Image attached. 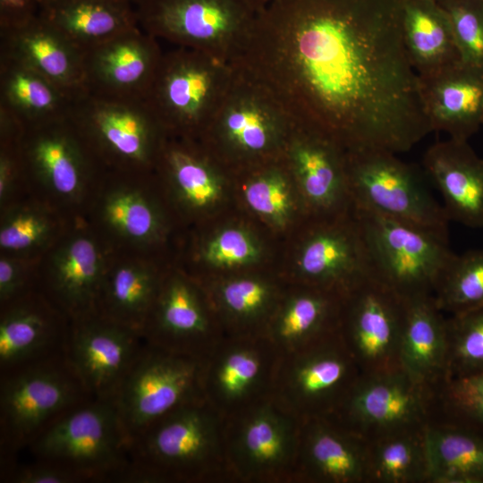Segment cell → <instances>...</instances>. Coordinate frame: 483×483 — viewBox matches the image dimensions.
<instances>
[{"instance_id": "cell-25", "label": "cell", "mask_w": 483, "mask_h": 483, "mask_svg": "<svg viewBox=\"0 0 483 483\" xmlns=\"http://www.w3.org/2000/svg\"><path fill=\"white\" fill-rule=\"evenodd\" d=\"M68 327L38 288L0 307V373L64 353Z\"/></svg>"}, {"instance_id": "cell-33", "label": "cell", "mask_w": 483, "mask_h": 483, "mask_svg": "<svg viewBox=\"0 0 483 483\" xmlns=\"http://www.w3.org/2000/svg\"><path fill=\"white\" fill-rule=\"evenodd\" d=\"M226 337L267 336L271 319L285 291L259 275H233L201 283Z\"/></svg>"}, {"instance_id": "cell-39", "label": "cell", "mask_w": 483, "mask_h": 483, "mask_svg": "<svg viewBox=\"0 0 483 483\" xmlns=\"http://www.w3.org/2000/svg\"><path fill=\"white\" fill-rule=\"evenodd\" d=\"M402 37L410 62L427 76L460 60L449 17L436 0H403Z\"/></svg>"}, {"instance_id": "cell-30", "label": "cell", "mask_w": 483, "mask_h": 483, "mask_svg": "<svg viewBox=\"0 0 483 483\" xmlns=\"http://www.w3.org/2000/svg\"><path fill=\"white\" fill-rule=\"evenodd\" d=\"M165 273L156 258L114 252L100 287L96 313L141 334Z\"/></svg>"}, {"instance_id": "cell-19", "label": "cell", "mask_w": 483, "mask_h": 483, "mask_svg": "<svg viewBox=\"0 0 483 483\" xmlns=\"http://www.w3.org/2000/svg\"><path fill=\"white\" fill-rule=\"evenodd\" d=\"M141 335L165 351L206 360L225 337L204 285L181 272H166Z\"/></svg>"}, {"instance_id": "cell-34", "label": "cell", "mask_w": 483, "mask_h": 483, "mask_svg": "<svg viewBox=\"0 0 483 483\" xmlns=\"http://www.w3.org/2000/svg\"><path fill=\"white\" fill-rule=\"evenodd\" d=\"M433 296L406 300L400 347L401 368L436 391L447 376L446 318Z\"/></svg>"}, {"instance_id": "cell-10", "label": "cell", "mask_w": 483, "mask_h": 483, "mask_svg": "<svg viewBox=\"0 0 483 483\" xmlns=\"http://www.w3.org/2000/svg\"><path fill=\"white\" fill-rule=\"evenodd\" d=\"M374 275L404 300L433 296L454 255L448 234L353 207Z\"/></svg>"}, {"instance_id": "cell-22", "label": "cell", "mask_w": 483, "mask_h": 483, "mask_svg": "<svg viewBox=\"0 0 483 483\" xmlns=\"http://www.w3.org/2000/svg\"><path fill=\"white\" fill-rule=\"evenodd\" d=\"M318 224L296 259L297 283L345 295L374 275L364 236L352 210Z\"/></svg>"}, {"instance_id": "cell-17", "label": "cell", "mask_w": 483, "mask_h": 483, "mask_svg": "<svg viewBox=\"0 0 483 483\" xmlns=\"http://www.w3.org/2000/svg\"><path fill=\"white\" fill-rule=\"evenodd\" d=\"M114 253L82 217H77L40 259L37 287L69 320L95 313Z\"/></svg>"}, {"instance_id": "cell-28", "label": "cell", "mask_w": 483, "mask_h": 483, "mask_svg": "<svg viewBox=\"0 0 483 483\" xmlns=\"http://www.w3.org/2000/svg\"><path fill=\"white\" fill-rule=\"evenodd\" d=\"M425 114L432 131L461 140L478 131L483 121V65L457 61L419 76Z\"/></svg>"}, {"instance_id": "cell-24", "label": "cell", "mask_w": 483, "mask_h": 483, "mask_svg": "<svg viewBox=\"0 0 483 483\" xmlns=\"http://www.w3.org/2000/svg\"><path fill=\"white\" fill-rule=\"evenodd\" d=\"M158 39L140 26L84 52V88L92 94L145 99L163 57Z\"/></svg>"}, {"instance_id": "cell-38", "label": "cell", "mask_w": 483, "mask_h": 483, "mask_svg": "<svg viewBox=\"0 0 483 483\" xmlns=\"http://www.w3.org/2000/svg\"><path fill=\"white\" fill-rule=\"evenodd\" d=\"M74 219L27 192L0 209V254L40 260Z\"/></svg>"}, {"instance_id": "cell-50", "label": "cell", "mask_w": 483, "mask_h": 483, "mask_svg": "<svg viewBox=\"0 0 483 483\" xmlns=\"http://www.w3.org/2000/svg\"><path fill=\"white\" fill-rule=\"evenodd\" d=\"M42 0H0V31L23 28L40 18Z\"/></svg>"}, {"instance_id": "cell-41", "label": "cell", "mask_w": 483, "mask_h": 483, "mask_svg": "<svg viewBox=\"0 0 483 483\" xmlns=\"http://www.w3.org/2000/svg\"><path fill=\"white\" fill-rule=\"evenodd\" d=\"M243 198L248 207L275 226H284L293 215L295 200L292 193V175L284 157L249 169Z\"/></svg>"}, {"instance_id": "cell-20", "label": "cell", "mask_w": 483, "mask_h": 483, "mask_svg": "<svg viewBox=\"0 0 483 483\" xmlns=\"http://www.w3.org/2000/svg\"><path fill=\"white\" fill-rule=\"evenodd\" d=\"M280 357L267 336H225L204 361V398L226 418L271 396Z\"/></svg>"}, {"instance_id": "cell-53", "label": "cell", "mask_w": 483, "mask_h": 483, "mask_svg": "<svg viewBox=\"0 0 483 483\" xmlns=\"http://www.w3.org/2000/svg\"><path fill=\"white\" fill-rule=\"evenodd\" d=\"M436 1H442V0H436Z\"/></svg>"}, {"instance_id": "cell-44", "label": "cell", "mask_w": 483, "mask_h": 483, "mask_svg": "<svg viewBox=\"0 0 483 483\" xmlns=\"http://www.w3.org/2000/svg\"><path fill=\"white\" fill-rule=\"evenodd\" d=\"M436 418L473 424L483 428V371L447 379L436 391Z\"/></svg>"}, {"instance_id": "cell-56", "label": "cell", "mask_w": 483, "mask_h": 483, "mask_svg": "<svg viewBox=\"0 0 483 483\" xmlns=\"http://www.w3.org/2000/svg\"><path fill=\"white\" fill-rule=\"evenodd\" d=\"M130 1V0H129Z\"/></svg>"}, {"instance_id": "cell-36", "label": "cell", "mask_w": 483, "mask_h": 483, "mask_svg": "<svg viewBox=\"0 0 483 483\" xmlns=\"http://www.w3.org/2000/svg\"><path fill=\"white\" fill-rule=\"evenodd\" d=\"M84 90L63 88L19 62L0 57V109L24 128L68 117Z\"/></svg>"}, {"instance_id": "cell-37", "label": "cell", "mask_w": 483, "mask_h": 483, "mask_svg": "<svg viewBox=\"0 0 483 483\" xmlns=\"http://www.w3.org/2000/svg\"><path fill=\"white\" fill-rule=\"evenodd\" d=\"M428 483H483V428L437 418L425 428Z\"/></svg>"}, {"instance_id": "cell-27", "label": "cell", "mask_w": 483, "mask_h": 483, "mask_svg": "<svg viewBox=\"0 0 483 483\" xmlns=\"http://www.w3.org/2000/svg\"><path fill=\"white\" fill-rule=\"evenodd\" d=\"M155 173L178 208L199 216L223 196V165L198 139L167 136Z\"/></svg>"}, {"instance_id": "cell-40", "label": "cell", "mask_w": 483, "mask_h": 483, "mask_svg": "<svg viewBox=\"0 0 483 483\" xmlns=\"http://www.w3.org/2000/svg\"><path fill=\"white\" fill-rule=\"evenodd\" d=\"M425 428L367 441L368 483H428Z\"/></svg>"}, {"instance_id": "cell-54", "label": "cell", "mask_w": 483, "mask_h": 483, "mask_svg": "<svg viewBox=\"0 0 483 483\" xmlns=\"http://www.w3.org/2000/svg\"><path fill=\"white\" fill-rule=\"evenodd\" d=\"M483 3V0H480Z\"/></svg>"}, {"instance_id": "cell-48", "label": "cell", "mask_w": 483, "mask_h": 483, "mask_svg": "<svg viewBox=\"0 0 483 483\" xmlns=\"http://www.w3.org/2000/svg\"><path fill=\"white\" fill-rule=\"evenodd\" d=\"M39 261L0 254V307L38 288Z\"/></svg>"}, {"instance_id": "cell-31", "label": "cell", "mask_w": 483, "mask_h": 483, "mask_svg": "<svg viewBox=\"0 0 483 483\" xmlns=\"http://www.w3.org/2000/svg\"><path fill=\"white\" fill-rule=\"evenodd\" d=\"M0 57L21 63L55 84L84 88V53L43 18L13 30L0 31Z\"/></svg>"}, {"instance_id": "cell-46", "label": "cell", "mask_w": 483, "mask_h": 483, "mask_svg": "<svg viewBox=\"0 0 483 483\" xmlns=\"http://www.w3.org/2000/svg\"><path fill=\"white\" fill-rule=\"evenodd\" d=\"M438 2L449 17L460 61L483 65V3L480 0Z\"/></svg>"}, {"instance_id": "cell-51", "label": "cell", "mask_w": 483, "mask_h": 483, "mask_svg": "<svg viewBox=\"0 0 483 483\" xmlns=\"http://www.w3.org/2000/svg\"><path fill=\"white\" fill-rule=\"evenodd\" d=\"M275 0H246V2L256 11L258 12L263 7Z\"/></svg>"}, {"instance_id": "cell-52", "label": "cell", "mask_w": 483, "mask_h": 483, "mask_svg": "<svg viewBox=\"0 0 483 483\" xmlns=\"http://www.w3.org/2000/svg\"><path fill=\"white\" fill-rule=\"evenodd\" d=\"M131 4L137 8L138 6L143 4L148 0H130Z\"/></svg>"}, {"instance_id": "cell-3", "label": "cell", "mask_w": 483, "mask_h": 483, "mask_svg": "<svg viewBox=\"0 0 483 483\" xmlns=\"http://www.w3.org/2000/svg\"><path fill=\"white\" fill-rule=\"evenodd\" d=\"M90 399L64 353L0 373L2 470L59 418Z\"/></svg>"}, {"instance_id": "cell-29", "label": "cell", "mask_w": 483, "mask_h": 483, "mask_svg": "<svg viewBox=\"0 0 483 483\" xmlns=\"http://www.w3.org/2000/svg\"><path fill=\"white\" fill-rule=\"evenodd\" d=\"M423 165L443 197L449 221L483 227V159L467 140L450 138L433 144Z\"/></svg>"}, {"instance_id": "cell-1", "label": "cell", "mask_w": 483, "mask_h": 483, "mask_svg": "<svg viewBox=\"0 0 483 483\" xmlns=\"http://www.w3.org/2000/svg\"><path fill=\"white\" fill-rule=\"evenodd\" d=\"M403 0H280L253 50L294 123L347 151L410 150L432 131L403 42Z\"/></svg>"}, {"instance_id": "cell-45", "label": "cell", "mask_w": 483, "mask_h": 483, "mask_svg": "<svg viewBox=\"0 0 483 483\" xmlns=\"http://www.w3.org/2000/svg\"><path fill=\"white\" fill-rule=\"evenodd\" d=\"M260 257V247L246 230L229 227L216 233L201 243L199 259L214 269H232L250 266Z\"/></svg>"}, {"instance_id": "cell-4", "label": "cell", "mask_w": 483, "mask_h": 483, "mask_svg": "<svg viewBox=\"0 0 483 483\" xmlns=\"http://www.w3.org/2000/svg\"><path fill=\"white\" fill-rule=\"evenodd\" d=\"M18 147L27 192L81 217L105 168L69 116L24 128Z\"/></svg>"}, {"instance_id": "cell-21", "label": "cell", "mask_w": 483, "mask_h": 483, "mask_svg": "<svg viewBox=\"0 0 483 483\" xmlns=\"http://www.w3.org/2000/svg\"><path fill=\"white\" fill-rule=\"evenodd\" d=\"M145 341L97 313L69 320L64 356L92 399L114 400Z\"/></svg>"}, {"instance_id": "cell-26", "label": "cell", "mask_w": 483, "mask_h": 483, "mask_svg": "<svg viewBox=\"0 0 483 483\" xmlns=\"http://www.w3.org/2000/svg\"><path fill=\"white\" fill-rule=\"evenodd\" d=\"M368 442L330 417L302 421L294 483H368Z\"/></svg>"}, {"instance_id": "cell-47", "label": "cell", "mask_w": 483, "mask_h": 483, "mask_svg": "<svg viewBox=\"0 0 483 483\" xmlns=\"http://www.w3.org/2000/svg\"><path fill=\"white\" fill-rule=\"evenodd\" d=\"M1 481L12 483H85L89 479L62 462L35 459L29 463L14 462L1 471Z\"/></svg>"}, {"instance_id": "cell-15", "label": "cell", "mask_w": 483, "mask_h": 483, "mask_svg": "<svg viewBox=\"0 0 483 483\" xmlns=\"http://www.w3.org/2000/svg\"><path fill=\"white\" fill-rule=\"evenodd\" d=\"M382 149L347 151L352 205L448 234L449 219L416 170Z\"/></svg>"}, {"instance_id": "cell-12", "label": "cell", "mask_w": 483, "mask_h": 483, "mask_svg": "<svg viewBox=\"0 0 483 483\" xmlns=\"http://www.w3.org/2000/svg\"><path fill=\"white\" fill-rule=\"evenodd\" d=\"M361 375L338 331L297 351L281 353L272 396L301 421L331 417Z\"/></svg>"}, {"instance_id": "cell-35", "label": "cell", "mask_w": 483, "mask_h": 483, "mask_svg": "<svg viewBox=\"0 0 483 483\" xmlns=\"http://www.w3.org/2000/svg\"><path fill=\"white\" fill-rule=\"evenodd\" d=\"M40 17L83 53L140 27L129 0H42Z\"/></svg>"}, {"instance_id": "cell-43", "label": "cell", "mask_w": 483, "mask_h": 483, "mask_svg": "<svg viewBox=\"0 0 483 483\" xmlns=\"http://www.w3.org/2000/svg\"><path fill=\"white\" fill-rule=\"evenodd\" d=\"M446 380L482 372L483 307L446 318Z\"/></svg>"}, {"instance_id": "cell-49", "label": "cell", "mask_w": 483, "mask_h": 483, "mask_svg": "<svg viewBox=\"0 0 483 483\" xmlns=\"http://www.w3.org/2000/svg\"><path fill=\"white\" fill-rule=\"evenodd\" d=\"M19 139L0 140V209L27 193Z\"/></svg>"}, {"instance_id": "cell-55", "label": "cell", "mask_w": 483, "mask_h": 483, "mask_svg": "<svg viewBox=\"0 0 483 483\" xmlns=\"http://www.w3.org/2000/svg\"><path fill=\"white\" fill-rule=\"evenodd\" d=\"M482 125H483V121H482Z\"/></svg>"}, {"instance_id": "cell-13", "label": "cell", "mask_w": 483, "mask_h": 483, "mask_svg": "<svg viewBox=\"0 0 483 483\" xmlns=\"http://www.w3.org/2000/svg\"><path fill=\"white\" fill-rule=\"evenodd\" d=\"M136 10L140 26L158 40L229 64L243 46L257 14L246 0H148Z\"/></svg>"}, {"instance_id": "cell-23", "label": "cell", "mask_w": 483, "mask_h": 483, "mask_svg": "<svg viewBox=\"0 0 483 483\" xmlns=\"http://www.w3.org/2000/svg\"><path fill=\"white\" fill-rule=\"evenodd\" d=\"M283 157L294 184L316 215L333 217L353 208L347 150L337 141L296 126Z\"/></svg>"}, {"instance_id": "cell-16", "label": "cell", "mask_w": 483, "mask_h": 483, "mask_svg": "<svg viewBox=\"0 0 483 483\" xmlns=\"http://www.w3.org/2000/svg\"><path fill=\"white\" fill-rule=\"evenodd\" d=\"M436 415V391L400 369L361 375L330 418L371 441L390 433L425 428Z\"/></svg>"}, {"instance_id": "cell-42", "label": "cell", "mask_w": 483, "mask_h": 483, "mask_svg": "<svg viewBox=\"0 0 483 483\" xmlns=\"http://www.w3.org/2000/svg\"><path fill=\"white\" fill-rule=\"evenodd\" d=\"M433 297L438 309L450 315L483 307V249L454 253Z\"/></svg>"}, {"instance_id": "cell-5", "label": "cell", "mask_w": 483, "mask_h": 483, "mask_svg": "<svg viewBox=\"0 0 483 483\" xmlns=\"http://www.w3.org/2000/svg\"><path fill=\"white\" fill-rule=\"evenodd\" d=\"M233 69L230 86L198 140L223 165L246 170L282 157L296 126L262 86Z\"/></svg>"}, {"instance_id": "cell-6", "label": "cell", "mask_w": 483, "mask_h": 483, "mask_svg": "<svg viewBox=\"0 0 483 483\" xmlns=\"http://www.w3.org/2000/svg\"><path fill=\"white\" fill-rule=\"evenodd\" d=\"M231 64L193 48L164 53L144 99L169 136L199 139L227 91Z\"/></svg>"}, {"instance_id": "cell-32", "label": "cell", "mask_w": 483, "mask_h": 483, "mask_svg": "<svg viewBox=\"0 0 483 483\" xmlns=\"http://www.w3.org/2000/svg\"><path fill=\"white\" fill-rule=\"evenodd\" d=\"M284 292L267 331L281 353L306 347L339 331L343 296L297 283Z\"/></svg>"}, {"instance_id": "cell-11", "label": "cell", "mask_w": 483, "mask_h": 483, "mask_svg": "<svg viewBox=\"0 0 483 483\" xmlns=\"http://www.w3.org/2000/svg\"><path fill=\"white\" fill-rule=\"evenodd\" d=\"M302 421L272 395L225 418L234 483H294Z\"/></svg>"}, {"instance_id": "cell-2", "label": "cell", "mask_w": 483, "mask_h": 483, "mask_svg": "<svg viewBox=\"0 0 483 483\" xmlns=\"http://www.w3.org/2000/svg\"><path fill=\"white\" fill-rule=\"evenodd\" d=\"M225 418L205 398L157 419L131 444L122 483H234L225 442Z\"/></svg>"}, {"instance_id": "cell-8", "label": "cell", "mask_w": 483, "mask_h": 483, "mask_svg": "<svg viewBox=\"0 0 483 483\" xmlns=\"http://www.w3.org/2000/svg\"><path fill=\"white\" fill-rule=\"evenodd\" d=\"M157 184L155 171L105 170L81 217L114 252L156 258L168 233Z\"/></svg>"}, {"instance_id": "cell-9", "label": "cell", "mask_w": 483, "mask_h": 483, "mask_svg": "<svg viewBox=\"0 0 483 483\" xmlns=\"http://www.w3.org/2000/svg\"><path fill=\"white\" fill-rule=\"evenodd\" d=\"M69 118L109 171L153 172L168 136L143 100L106 97L86 89Z\"/></svg>"}, {"instance_id": "cell-7", "label": "cell", "mask_w": 483, "mask_h": 483, "mask_svg": "<svg viewBox=\"0 0 483 483\" xmlns=\"http://www.w3.org/2000/svg\"><path fill=\"white\" fill-rule=\"evenodd\" d=\"M35 459L62 462L90 482H120L131 465V441L113 400L90 399L47 428L28 448Z\"/></svg>"}, {"instance_id": "cell-18", "label": "cell", "mask_w": 483, "mask_h": 483, "mask_svg": "<svg viewBox=\"0 0 483 483\" xmlns=\"http://www.w3.org/2000/svg\"><path fill=\"white\" fill-rule=\"evenodd\" d=\"M405 309L406 300L374 275L343 295L339 334L362 375L402 369Z\"/></svg>"}, {"instance_id": "cell-14", "label": "cell", "mask_w": 483, "mask_h": 483, "mask_svg": "<svg viewBox=\"0 0 483 483\" xmlns=\"http://www.w3.org/2000/svg\"><path fill=\"white\" fill-rule=\"evenodd\" d=\"M204 361L145 342L113 400L131 444L157 419L204 398Z\"/></svg>"}]
</instances>
